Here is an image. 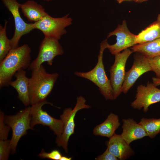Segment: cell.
Here are the masks:
<instances>
[{"instance_id":"cell-12","label":"cell","mask_w":160,"mask_h":160,"mask_svg":"<svg viewBox=\"0 0 160 160\" xmlns=\"http://www.w3.org/2000/svg\"><path fill=\"white\" fill-rule=\"evenodd\" d=\"M113 35L116 36V42L112 45L108 44L107 48L113 55H115L135 45L136 35L129 31L125 20L123 21L121 25H119L114 31L110 32L107 37Z\"/></svg>"},{"instance_id":"cell-19","label":"cell","mask_w":160,"mask_h":160,"mask_svg":"<svg viewBox=\"0 0 160 160\" xmlns=\"http://www.w3.org/2000/svg\"><path fill=\"white\" fill-rule=\"evenodd\" d=\"M131 49L133 52H138L148 58L160 56V38L150 42L135 45Z\"/></svg>"},{"instance_id":"cell-11","label":"cell","mask_w":160,"mask_h":160,"mask_svg":"<svg viewBox=\"0 0 160 160\" xmlns=\"http://www.w3.org/2000/svg\"><path fill=\"white\" fill-rule=\"evenodd\" d=\"M159 102L160 89L153 83L148 82L146 86H138L135 100L132 103L131 106L139 110L143 108V112H146L150 105Z\"/></svg>"},{"instance_id":"cell-6","label":"cell","mask_w":160,"mask_h":160,"mask_svg":"<svg viewBox=\"0 0 160 160\" xmlns=\"http://www.w3.org/2000/svg\"><path fill=\"white\" fill-rule=\"evenodd\" d=\"M86 100L80 96L77 98L76 103L73 109L71 108H66L60 116L63 124L62 134L57 138L56 143L58 146L62 147L66 153H68V143L71 135L74 133L75 126L74 118L77 112L83 109H88L91 106L86 104Z\"/></svg>"},{"instance_id":"cell-8","label":"cell","mask_w":160,"mask_h":160,"mask_svg":"<svg viewBox=\"0 0 160 160\" xmlns=\"http://www.w3.org/2000/svg\"><path fill=\"white\" fill-rule=\"evenodd\" d=\"M133 52L127 48L122 52L115 55L114 62L109 70L110 81L113 92L114 100L122 92V87L126 74L125 65L127 60Z\"/></svg>"},{"instance_id":"cell-15","label":"cell","mask_w":160,"mask_h":160,"mask_svg":"<svg viewBox=\"0 0 160 160\" xmlns=\"http://www.w3.org/2000/svg\"><path fill=\"white\" fill-rule=\"evenodd\" d=\"M122 122L123 131L121 135L128 144L129 145L134 140L148 136L143 127L133 119H123Z\"/></svg>"},{"instance_id":"cell-10","label":"cell","mask_w":160,"mask_h":160,"mask_svg":"<svg viewBox=\"0 0 160 160\" xmlns=\"http://www.w3.org/2000/svg\"><path fill=\"white\" fill-rule=\"evenodd\" d=\"M4 4L10 12L13 17L15 24V31L10 39L12 49L18 47L19 41L24 35L33 30L32 23H25L21 17L19 11L21 4L16 0H2Z\"/></svg>"},{"instance_id":"cell-22","label":"cell","mask_w":160,"mask_h":160,"mask_svg":"<svg viewBox=\"0 0 160 160\" xmlns=\"http://www.w3.org/2000/svg\"><path fill=\"white\" fill-rule=\"evenodd\" d=\"M7 23L5 20L4 26L0 25V62L12 49L10 39L8 38L7 35Z\"/></svg>"},{"instance_id":"cell-3","label":"cell","mask_w":160,"mask_h":160,"mask_svg":"<svg viewBox=\"0 0 160 160\" xmlns=\"http://www.w3.org/2000/svg\"><path fill=\"white\" fill-rule=\"evenodd\" d=\"M108 43L106 39L101 43L97 64L92 70L85 72H76V76L88 79L96 85L100 93L106 100H113V90L110 81L105 73L103 58L104 50L107 48Z\"/></svg>"},{"instance_id":"cell-30","label":"cell","mask_w":160,"mask_h":160,"mask_svg":"<svg viewBox=\"0 0 160 160\" xmlns=\"http://www.w3.org/2000/svg\"><path fill=\"white\" fill-rule=\"evenodd\" d=\"M71 157H68L65 156H62L60 160H71Z\"/></svg>"},{"instance_id":"cell-14","label":"cell","mask_w":160,"mask_h":160,"mask_svg":"<svg viewBox=\"0 0 160 160\" xmlns=\"http://www.w3.org/2000/svg\"><path fill=\"white\" fill-rule=\"evenodd\" d=\"M107 148L119 160L126 159L135 153L130 146L121 135L115 133L109 138Z\"/></svg>"},{"instance_id":"cell-13","label":"cell","mask_w":160,"mask_h":160,"mask_svg":"<svg viewBox=\"0 0 160 160\" xmlns=\"http://www.w3.org/2000/svg\"><path fill=\"white\" fill-rule=\"evenodd\" d=\"M150 71L151 68L148 58L141 54L135 55L132 67L126 73L122 92L127 93L141 75Z\"/></svg>"},{"instance_id":"cell-25","label":"cell","mask_w":160,"mask_h":160,"mask_svg":"<svg viewBox=\"0 0 160 160\" xmlns=\"http://www.w3.org/2000/svg\"><path fill=\"white\" fill-rule=\"evenodd\" d=\"M151 71L155 73L156 77L160 78V56L148 58Z\"/></svg>"},{"instance_id":"cell-2","label":"cell","mask_w":160,"mask_h":160,"mask_svg":"<svg viewBox=\"0 0 160 160\" xmlns=\"http://www.w3.org/2000/svg\"><path fill=\"white\" fill-rule=\"evenodd\" d=\"M32 71L29 84L31 105L46 100L59 76L57 73H49L47 72L42 65Z\"/></svg>"},{"instance_id":"cell-9","label":"cell","mask_w":160,"mask_h":160,"mask_svg":"<svg viewBox=\"0 0 160 160\" xmlns=\"http://www.w3.org/2000/svg\"><path fill=\"white\" fill-rule=\"evenodd\" d=\"M58 41L44 37L40 45L38 55L31 63L28 70L32 71L39 67L45 62L51 66L54 58L62 55L64 53L63 48Z\"/></svg>"},{"instance_id":"cell-16","label":"cell","mask_w":160,"mask_h":160,"mask_svg":"<svg viewBox=\"0 0 160 160\" xmlns=\"http://www.w3.org/2000/svg\"><path fill=\"white\" fill-rule=\"evenodd\" d=\"M26 71L21 69L15 73L16 78L14 81H11L9 84L17 91L18 98L25 106L30 105L29 92V78L26 75Z\"/></svg>"},{"instance_id":"cell-7","label":"cell","mask_w":160,"mask_h":160,"mask_svg":"<svg viewBox=\"0 0 160 160\" xmlns=\"http://www.w3.org/2000/svg\"><path fill=\"white\" fill-rule=\"evenodd\" d=\"M46 104L53 105L52 103L46 100L31 105V126L32 128L37 124L47 126L57 136V138L59 137L63 131V123L61 119H55L42 110L43 106Z\"/></svg>"},{"instance_id":"cell-18","label":"cell","mask_w":160,"mask_h":160,"mask_svg":"<svg viewBox=\"0 0 160 160\" xmlns=\"http://www.w3.org/2000/svg\"><path fill=\"white\" fill-rule=\"evenodd\" d=\"M20 8L24 15L31 22H37L48 14L41 5L33 0L21 4Z\"/></svg>"},{"instance_id":"cell-32","label":"cell","mask_w":160,"mask_h":160,"mask_svg":"<svg viewBox=\"0 0 160 160\" xmlns=\"http://www.w3.org/2000/svg\"><path fill=\"white\" fill-rule=\"evenodd\" d=\"M43 0L47 1H52V0Z\"/></svg>"},{"instance_id":"cell-31","label":"cell","mask_w":160,"mask_h":160,"mask_svg":"<svg viewBox=\"0 0 160 160\" xmlns=\"http://www.w3.org/2000/svg\"><path fill=\"white\" fill-rule=\"evenodd\" d=\"M157 21L160 24V14H159L158 16Z\"/></svg>"},{"instance_id":"cell-27","label":"cell","mask_w":160,"mask_h":160,"mask_svg":"<svg viewBox=\"0 0 160 160\" xmlns=\"http://www.w3.org/2000/svg\"><path fill=\"white\" fill-rule=\"evenodd\" d=\"M96 160H118L119 159L107 148L104 153L95 158Z\"/></svg>"},{"instance_id":"cell-17","label":"cell","mask_w":160,"mask_h":160,"mask_svg":"<svg viewBox=\"0 0 160 160\" xmlns=\"http://www.w3.org/2000/svg\"><path fill=\"white\" fill-rule=\"evenodd\" d=\"M120 125L118 116L111 112L104 121L94 128L93 133L95 135L110 138L114 135Z\"/></svg>"},{"instance_id":"cell-1","label":"cell","mask_w":160,"mask_h":160,"mask_svg":"<svg viewBox=\"0 0 160 160\" xmlns=\"http://www.w3.org/2000/svg\"><path fill=\"white\" fill-rule=\"evenodd\" d=\"M31 49L24 44L11 49L0 62V87L9 86L12 77L19 70L28 68L31 63Z\"/></svg>"},{"instance_id":"cell-26","label":"cell","mask_w":160,"mask_h":160,"mask_svg":"<svg viewBox=\"0 0 160 160\" xmlns=\"http://www.w3.org/2000/svg\"><path fill=\"white\" fill-rule=\"evenodd\" d=\"M38 156L42 159L60 160L62 156L60 152L57 150H53L49 153H47L42 149Z\"/></svg>"},{"instance_id":"cell-20","label":"cell","mask_w":160,"mask_h":160,"mask_svg":"<svg viewBox=\"0 0 160 160\" xmlns=\"http://www.w3.org/2000/svg\"><path fill=\"white\" fill-rule=\"evenodd\" d=\"M160 38V24L156 20L136 35L135 45L150 42Z\"/></svg>"},{"instance_id":"cell-5","label":"cell","mask_w":160,"mask_h":160,"mask_svg":"<svg viewBox=\"0 0 160 160\" xmlns=\"http://www.w3.org/2000/svg\"><path fill=\"white\" fill-rule=\"evenodd\" d=\"M72 19L69 14L60 17L55 18L48 14L39 21L32 23L34 29L41 31L44 37L59 40L67 32L65 28L72 24Z\"/></svg>"},{"instance_id":"cell-21","label":"cell","mask_w":160,"mask_h":160,"mask_svg":"<svg viewBox=\"0 0 160 160\" xmlns=\"http://www.w3.org/2000/svg\"><path fill=\"white\" fill-rule=\"evenodd\" d=\"M144 128L148 136L153 138L160 133V118H143L139 123Z\"/></svg>"},{"instance_id":"cell-28","label":"cell","mask_w":160,"mask_h":160,"mask_svg":"<svg viewBox=\"0 0 160 160\" xmlns=\"http://www.w3.org/2000/svg\"><path fill=\"white\" fill-rule=\"evenodd\" d=\"M153 83L156 86L160 85V78L153 77L152 78Z\"/></svg>"},{"instance_id":"cell-24","label":"cell","mask_w":160,"mask_h":160,"mask_svg":"<svg viewBox=\"0 0 160 160\" xmlns=\"http://www.w3.org/2000/svg\"><path fill=\"white\" fill-rule=\"evenodd\" d=\"M4 116L3 113H0V140H7L9 132L10 127L8 125L5 124Z\"/></svg>"},{"instance_id":"cell-23","label":"cell","mask_w":160,"mask_h":160,"mask_svg":"<svg viewBox=\"0 0 160 160\" xmlns=\"http://www.w3.org/2000/svg\"><path fill=\"white\" fill-rule=\"evenodd\" d=\"M10 140H0V160H8L11 151Z\"/></svg>"},{"instance_id":"cell-4","label":"cell","mask_w":160,"mask_h":160,"mask_svg":"<svg viewBox=\"0 0 160 160\" xmlns=\"http://www.w3.org/2000/svg\"><path fill=\"white\" fill-rule=\"evenodd\" d=\"M31 106H28L15 115L4 116L5 123L12 130V136L10 144L12 154L15 152L20 138L25 135L28 130L33 129L31 126Z\"/></svg>"},{"instance_id":"cell-29","label":"cell","mask_w":160,"mask_h":160,"mask_svg":"<svg viewBox=\"0 0 160 160\" xmlns=\"http://www.w3.org/2000/svg\"><path fill=\"white\" fill-rule=\"evenodd\" d=\"M117 2L119 3L120 4L122 2L125 1H131L133 0L134 1L138 3H141L146 1L147 0H116Z\"/></svg>"}]
</instances>
